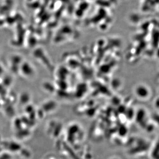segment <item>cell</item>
I'll return each mask as SVG.
<instances>
[{
	"mask_svg": "<svg viewBox=\"0 0 159 159\" xmlns=\"http://www.w3.org/2000/svg\"><path fill=\"white\" fill-rule=\"evenodd\" d=\"M152 150V156L154 159H159V139Z\"/></svg>",
	"mask_w": 159,
	"mask_h": 159,
	"instance_id": "cell-1",
	"label": "cell"
},
{
	"mask_svg": "<svg viewBox=\"0 0 159 159\" xmlns=\"http://www.w3.org/2000/svg\"><path fill=\"white\" fill-rule=\"evenodd\" d=\"M154 120L155 121L156 123H157L158 125H159V116H155L154 117Z\"/></svg>",
	"mask_w": 159,
	"mask_h": 159,
	"instance_id": "cell-2",
	"label": "cell"
}]
</instances>
